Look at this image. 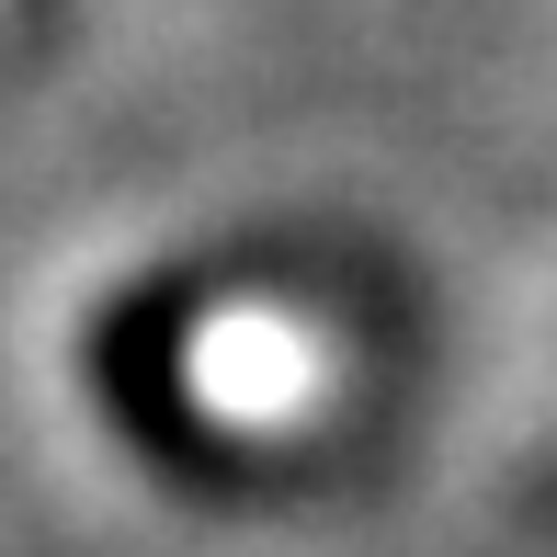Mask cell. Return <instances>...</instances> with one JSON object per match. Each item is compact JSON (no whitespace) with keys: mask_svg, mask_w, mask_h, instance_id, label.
Segmentation results:
<instances>
[{"mask_svg":"<svg viewBox=\"0 0 557 557\" xmlns=\"http://www.w3.org/2000/svg\"><path fill=\"white\" fill-rule=\"evenodd\" d=\"M23 12H46V0H23Z\"/></svg>","mask_w":557,"mask_h":557,"instance_id":"1","label":"cell"}]
</instances>
